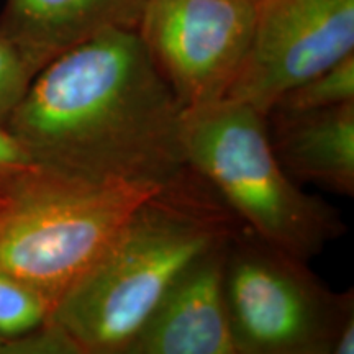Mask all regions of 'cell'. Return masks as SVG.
<instances>
[{
  "label": "cell",
  "mask_w": 354,
  "mask_h": 354,
  "mask_svg": "<svg viewBox=\"0 0 354 354\" xmlns=\"http://www.w3.org/2000/svg\"><path fill=\"white\" fill-rule=\"evenodd\" d=\"M183 112L138 32L112 28L44 66L6 128L44 169L166 187L190 169Z\"/></svg>",
  "instance_id": "obj_1"
},
{
  "label": "cell",
  "mask_w": 354,
  "mask_h": 354,
  "mask_svg": "<svg viewBox=\"0 0 354 354\" xmlns=\"http://www.w3.org/2000/svg\"><path fill=\"white\" fill-rule=\"evenodd\" d=\"M238 230L218 196L189 169L136 207L48 323L81 354H125L180 274Z\"/></svg>",
  "instance_id": "obj_2"
},
{
  "label": "cell",
  "mask_w": 354,
  "mask_h": 354,
  "mask_svg": "<svg viewBox=\"0 0 354 354\" xmlns=\"http://www.w3.org/2000/svg\"><path fill=\"white\" fill-rule=\"evenodd\" d=\"M180 140L187 166L261 241L308 263L346 232L338 210L284 171L266 115L245 102L227 97L184 110Z\"/></svg>",
  "instance_id": "obj_3"
},
{
  "label": "cell",
  "mask_w": 354,
  "mask_h": 354,
  "mask_svg": "<svg viewBox=\"0 0 354 354\" xmlns=\"http://www.w3.org/2000/svg\"><path fill=\"white\" fill-rule=\"evenodd\" d=\"M158 185L91 183L43 169L0 202V272L55 308Z\"/></svg>",
  "instance_id": "obj_4"
},
{
  "label": "cell",
  "mask_w": 354,
  "mask_h": 354,
  "mask_svg": "<svg viewBox=\"0 0 354 354\" xmlns=\"http://www.w3.org/2000/svg\"><path fill=\"white\" fill-rule=\"evenodd\" d=\"M225 302L236 354H353V290L333 294L307 261L233 234L225 258Z\"/></svg>",
  "instance_id": "obj_5"
},
{
  "label": "cell",
  "mask_w": 354,
  "mask_h": 354,
  "mask_svg": "<svg viewBox=\"0 0 354 354\" xmlns=\"http://www.w3.org/2000/svg\"><path fill=\"white\" fill-rule=\"evenodd\" d=\"M254 19L256 0H146L136 32L187 110L227 99Z\"/></svg>",
  "instance_id": "obj_6"
},
{
  "label": "cell",
  "mask_w": 354,
  "mask_h": 354,
  "mask_svg": "<svg viewBox=\"0 0 354 354\" xmlns=\"http://www.w3.org/2000/svg\"><path fill=\"white\" fill-rule=\"evenodd\" d=\"M354 55V0H256L250 50L228 91L266 115L290 88Z\"/></svg>",
  "instance_id": "obj_7"
},
{
  "label": "cell",
  "mask_w": 354,
  "mask_h": 354,
  "mask_svg": "<svg viewBox=\"0 0 354 354\" xmlns=\"http://www.w3.org/2000/svg\"><path fill=\"white\" fill-rule=\"evenodd\" d=\"M230 240L180 274L125 354H236L223 286Z\"/></svg>",
  "instance_id": "obj_8"
},
{
  "label": "cell",
  "mask_w": 354,
  "mask_h": 354,
  "mask_svg": "<svg viewBox=\"0 0 354 354\" xmlns=\"http://www.w3.org/2000/svg\"><path fill=\"white\" fill-rule=\"evenodd\" d=\"M274 154L295 183L354 194V100L326 109H271L266 113Z\"/></svg>",
  "instance_id": "obj_9"
},
{
  "label": "cell",
  "mask_w": 354,
  "mask_h": 354,
  "mask_svg": "<svg viewBox=\"0 0 354 354\" xmlns=\"http://www.w3.org/2000/svg\"><path fill=\"white\" fill-rule=\"evenodd\" d=\"M146 0H7L0 35L38 74L50 61L84 39L140 24Z\"/></svg>",
  "instance_id": "obj_10"
},
{
  "label": "cell",
  "mask_w": 354,
  "mask_h": 354,
  "mask_svg": "<svg viewBox=\"0 0 354 354\" xmlns=\"http://www.w3.org/2000/svg\"><path fill=\"white\" fill-rule=\"evenodd\" d=\"M354 100V55L290 88L272 109L313 110Z\"/></svg>",
  "instance_id": "obj_11"
},
{
  "label": "cell",
  "mask_w": 354,
  "mask_h": 354,
  "mask_svg": "<svg viewBox=\"0 0 354 354\" xmlns=\"http://www.w3.org/2000/svg\"><path fill=\"white\" fill-rule=\"evenodd\" d=\"M53 305L37 290L0 272V339L20 338L50 320Z\"/></svg>",
  "instance_id": "obj_12"
},
{
  "label": "cell",
  "mask_w": 354,
  "mask_h": 354,
  "mask_svg": "<svg viewBox=\"0 0 354 354\" xmlns=\"http://www.w3.org/2000/svg\"><path fill=\"white\" fill-rule=\"evenodd\" d=\"M35 76L21 53L0 35V127H6Z\"/></svg>",
  "instance_id": "obj_13"
},
{
  "label": "cell",
  "mask_w": 354,
  "mask_h": 354,
  "mask_svg": "<svg viewBox=\"0 0 354 354\" xmlns=\"http://www.w3.org/2000/svg\"><path fill=\"white\" fill-rule=\"evenodd\" d=\"M41 169L7 128L0 127V202Z\"/></svg>",
  "instance_id": "obj_14"
},
{
  "label": "cell",
  "mask_w": 354,
  "mask_h": 354,
  "mask_svg": "<svg viewBox=\"0 0 354 354\" xmlns=\"http://www.w3.org/2000/svg\"><path fill=\"white\" fill-rule=\"evenodd\" d=\"M0 354H15V349H13V339H10V342L0 339Z\"/></svg>",
  "instance_id": "obj_15"
}]
</instances>
